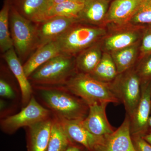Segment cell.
Listing matches in <instances>:
<instances>
[{
	"label": "cell",
	"instance_id": "6da1fadb",
	"mask_svg": "<svg viewBox=\"0 0 151 151\" xmlns=\"http://www.w3.org/2000/svg\"><path fill=\"white\" fill-rule=\"evenodd\" d=\"M45 105L55 116L69 120H83L89 113L86 102L62 86H34Z\"/></svg>",
	"mask_w": 151,
	"mask_h": 151
},
{
	"label": "cell",
	"instance_id": "7a4b0ae2",
	"mask_svg": "<svg viewBox=\"0 0 151 151\" xmlns=\"http://www.w3.org/2000/svg\"><path fill=\"white\" fill-rule=\"evenodd\" d=\"M61 86L88 105L95 103H121L110 83L98 81L89 74L76 72Z\"/></svg>",
	"mask_w": 151,
	"mask_h": 151
},
{
	"label": "cell",
	"instance_id": "3957f363",
	"mask_svg": "<svg viewBox=\"0 0 151 151\" xmlns=\"http://www.w3.org/2000/svg\"><path fill=\"white\" fill-rule=\"evenodd\" d=\"M76 72L75 57L61 53L37 68L28 79L34 86H62Z\"/></svg>",
	"mask_w": 151,
	"mask_h": 151
},
{
	"label": "cell",
	"instance_id": "277c9868",
	"mask_svg": "<svg viewBox=\"0 0 151 151\" xmlns=\"http://www.w3.org/2000/svg\"><path fill=\"white\" fill-rule=\"evenodd\" d=\"M9 22L14 48L22 63H24L38 47L37 24L22 16L12 3Z\"/></svg>",
	"mask_w": 151,
	"mask_h": 151
},
{
	"label": "cell",
	"instance_id": "5b68a950",
	"mask_svg": "<svg viewBox=\"0 0 151 151\" xmlns=\"http://www.w3.org/2000/svg\"><path fill=\"white\" fill-rule=\"evenodd\" d=\"M107 32L104 26H96L79 22L56 40L61 53L75 57L81 51L100 42Z\"/></svg>",
	"mask_w": 151,
	"mask_h": 151
},
{
	"label": "cell",
	"instance_id": "8992f818",
	"mask_svg": "<svg viewBox=\"0 0 151 151\" xmlns=\"http://www.w3.org/2000/svg\"><path fill=\"white\" fill-rule=\"evenodd\" d=\"M135 65L123 73H119L110 83L113 92L124 104L126 114L130 118L134 114L141 96V80Z\"/></svg>",
	"mask_w": 151,
	"mask_h": 151
},
{
	"label": "cell",
	"instance_id": "52a82bcc",
	"mask_svg": "<svg viewBox=\"0 0 151 151\" xmlns=\"http://www.w3.org/2000/svg\"><path fill=\"white\" fill-rule=\"evenodd\" d=\"M105 27L107 34L100 42L103 51L111 52L140 42L146 27L127 23L108 24Z\"/></svg>",
	"mask_w": 151,
	"mask_h": 151
},
{
	"label": "cell",
	"instance_id": "ba28073f",
	"mask_svg": "<svg viewBox=\"0 0 151 151\" xmlns=\"http://www.w3.org/2000/svg\"><path fill=\"white\" fill-rule=\"evenodd\" d=\"M50 111L42 106L32 96L25 108L19 113L9 116L1 121L2 130L12 134L20 128L30 127L50 118Z\"/></svg>",
	"mask_w": 151,
	"mask_h": 151
},
{
	"label": "cell",
	"instance_id": "9c48e42d",
	"mask_svg": "<svg viewBox=\"0 0 151 151\" xmlns=\"http://www.w3.org/2000/svg\"><path fill=\"white\" fill-rule=\"evenodd\" d=\"M151 113V79L141 81V96L130 119L132 136L143 137L149 133L148 122Z\"/></svg>",
	"mask_w": 151,
	"mask_h": 151
},
{
	"label": "cell",
	"instance_id": "30bf717a",
	"mask_svg": "<svg viewBox=\"0 0 151 151\" xmlns=\"http://www.w3.org/2000/svg\"><path fill=\"white\" fill-rule=\"evenodd\" d=\"M79 22L78 19L56 17L36 24L38 41L37 49L56 40Z\"/></svg>",
	"mask_w": 151,
	"mask_h": 151
},
{
	"label": "cell",
	"instance_id": "8fae6325",
	"mask_svg": "<svg viewBox=\"0 0 151 151\" xmlns=\"http://www.w3.org/2000/svg\"><path fill=\"white\" fill-rule=\"evenodd\" d=\"M56 116L69 138L90 151H96L103 143L105 136L90 133L82 125V120H69Z\"/></svg>",
	"mask_w": 151,
	"mask_h": 151
},
{
	"label": "cell",
	"instance_id": "7c38bea8",
	"mask_svg": "<svg viewBox=\"0 0 151 151\" xmlns=\"http://www.w3.org/2000/svg\"><path fill=\"white\" fill-rule=\"evenodd\" d=\"M96 151H136L130 131V119L126 114L120 127L110 134L104 137V140Z\"/></svg>",
	"mask_w": 151,
	"mask_h": 151
},
{
	"label": "cell",
	"instance_id": "4fadbf2b",
	"mask_svg": "<svg viewBox=\"0 0 151 151\" xmlns=\"http://www.w3.org/2000/svg\"><path fill=\"white\" fill-rule=\"evenodd\" d=\"M108 103H95L89 105L88 115L81 121L82 125L93 134L105 136L113 133L115 130L109 123L106 113Z\"/></svg>",
	"mask_w": 151,
	"mask_h": 151
},
{
	"label": "cell",
	"instance_id": "5bb4252c",
	"mask_svg": "<svg viewBox=\"0 0 151 151\" xmlns=\"http://www.w3.org/2000/svg\"><path fill=\"white\" fill-rule=\"evenodd\" d=\"M142 1V0H113L110 4L103 26L129 23Z\"/></svg>",
	"mask_w": 151,
	"mask_h": 151
},
{
	"label": "cell",
	"instance_id": "9a60e30c",
	"mask_svg": "<svg viewBox=\"0 0 151 151\" xmlns=\"http://www.w3.org/2000/svg\"><path fill=\"white\" fill-rule=\"evenodd\" d=\"M2 58L17 80L21 91L22 102L27 105L32 97V85L26 75L23 65L14 47L3 53Z\"/></svg>",
	"mask_w": 151,
	"mask_h": 151
},
{
	"label": "cell",
	"instance_id": "2e32d148",
	"mask_svg": "<svg viewBox=\"0 0 151 151\" xmlns=\"http://www.w3.org/2000/svg\"><path fill=\"white\" fill-rule=\"evenodd\" d=\"M52 121V119L50 118L28 127V151H47Z\"/></svg>",
	"mask_w": 151,
	"mask_h": 151
},
{
	"label": "cell",
	"instance_id": "e0dca14e",
	"mask_svg": "<svg viewBox=\"0 0 151 151\" xmlns=\"http://www.w3.org/2000/svg\"><path fill=\"white\" fill-rule=\"evenodd\" d=\"M110 1L111 0H85L78 19L87 24L103 26Z\"/></svg>",
	"mask_w": 151,
	"mask_h": 151
},
{
	"label": "cell",
	"instance_id": "ac0fdd59",
	"mask_svg": "<svg viewBox=\"0 0 151 151\" xmlns=\"http://www.w3.org/2000/svg\"><path fill=\"white\" fill-rule=\"evenodd\" d=\"M12 2L22 16L35 24L45 19L47 11L50 6L49 0H16Z\"/></svg>",
	"mask_w": 151,
	"mask_h": 151
},
{
	"label": "cell",
	"instance_id": "d6986e66",
	"mask_svg": "<svg viewBox=\"0 0 151 151\" xmlns=\"http://www.w3.org/2000/svg\"><path fill=\"white\" fill-rule=\"evenodd\" d=\"M60 54L61 51L56 41L47 44L37 49L23 64L28 78L39 67Z\"/></svg>",
	"mask_w": 151,
	"mask_h": 151
},
{
	"label": "cell",
	"instance_id": "ffe728a7",
	"mask_svg": "<svg viewBox=\"0 0 151 151\" xmlns=\"http://www.w3.org/2000/svg\"><path fill=\"white\" fill-rule=\"evenodd\" d=\"M103 52L100 42L79 52L75 57L77 72L91 74L101 60Z\"/></svg>",
	"mask_w": 151,
	"mask_h": 151
},
{
	"label": "cell",
	"instance_id": "44dd1931",
	"mask_svg": "<svg viewBox=\"0 0 151 151\" xmlns=\"http://www.w3.org/2000/svg\"><path fill=\"white\" fill-rule=\"evenodd\" d=\"M140 42L109 52L116 65L118 73H123L137 64L139 55Z\"/></svg>",
	"mask_w": 151,
	"mask_h": 151
},
{
	"label": "cell",
	"instance_id": "7402d4cb",
	"mask_svg": "<svg viewBox=\"0 0 151 151\" xmlns=\"http://www.w3.org/2000/svg\"><path fill=\"white\" fill-rule=\"evenodd\" d=\"M118 74L116 65L111 54L107 52H103L99 64L89 75L98 81L110 83L116 78Z\"/></svg>",
	"mask_w": 151,
	"mask_h": 151
},
{
	"label": "cell",
	"instance_id": "603a6c76",
	"mask_svg": "<svg viewBox=\"0 0 151 151\" xmlns=\"http://www.w3.org/2000/svg\"><path fill=\"white\" fill-rule=\"evenodd\" d=\"M12 0H4L0 12V50L2 54L14 47L10 30L9 15Z\"/></svg>",
	"mask_w": 151,
	"mask_h": 151
},
{
	"label": "cell",
	"instance_id": "cb8c5ba5",
	"mask_svg": "<svg viewBox=\"0 0 151 151\" xmlns=\"http://www.w3.org/2000/svg\"><path fill=\"white\" fill-rule=\"evenodd\" d=\"M74 142L70 140L56 116L52 119L51 133L47 151H65Z\"/></svg>",
	"mask_w": 151,
	"mask_h": 151
},
{
	"label": "cell",
	"instance_id": "d4e9b609",
	"mask_svg": "<svg viewBox=\"0 0 151 151\" xmlns=\"http://www.w3.org/2000/svg\"><path fill=\"white\" fill-rule=\"evenodd\" d=\"M84 4L66 0L62 3L50 6L47 11L45 20L56 17L78 19L84 7Z\"/></svg>",
	"mask_w": 151,
	"mask_h": 151
},
{
	"label": "cell",
	"instance_id": "484cf974",
	"mask_svg": "<svg viewBox=\"0 0 151 151\" xmlns=\"http://www.w3.org/2000/svg\"><path fill=\"white\" fill-rule=\"evenodd\" d=\"M129 23L146 27L151 26V0H142L137 10Z\"/></svg>",
	"mask_w": 151,
	"mask_h": 151
},
{
	"label": "cell",
	"instance_id": "4316f807",
	"mask_svg": "<svg viewBox=\"0 0 151 151\" xmlns=\"http://www.w3.org/2000/svg\"><path fill=\"white\" fill-rule=\"evenodd\" d=\"M141 81L151 79V53L139 60L135 65Z\"/></svg>",
	"mask_w": 151,
	"mask_h": 151
},
{
	"label": "cell",
	"instance_id": "83f0119b",
	"mask_svg": "<svg viewBox=\"0 0 151 151\" xmlns=\"http://www.w3.org/2000/svg\"><path fill=\"white\" fill-rule=\"evenodd\" d=\"M151 53V26L147 27L140 42L139 59Z\"/></svg>",
	"mask_w": 151,
	"mask_h": 151
},
{
	"label": "cell",
	"instance_id": "f1b7e54d",
	"mask_svg": "<svg viewBox=\"0 0 151 151\" xmlns=\"http://www.w3.org/2000/svg\"><path fill=\"white\" fill-rule=\"evenodd\" d=\"M136 151H151V145L140 136H132Z\"/></svg>",
	"mask_w": 151,
	"mask_h": 151
},
{
	"label": "cell",
	"instance_id": "f546056e",
	"mask_svg": "<svg viewBox=\"0 0 151 151\" xmlns=\"http://www.w3.org/2000/svg\"><path fill=\"white\" fill-rule=\"evenodd\" d=\"M0 95L1 97L9 99L15 97L14 92L10 84L2 78L0 79Z\"/></svg>",
	"mask_w": 151,
	"mask_h": 151
},
{
	"label": "cell",
	"instance_id": "4dcf8cb0",
	"mask_svg": "<svg viewBox=\"0 0 151 151\" xmlns=\"http://www.w3.org/2000/svg\"><path fill=\"white\" fill-rule=\"evenodd\" d=\"M65 151H81V149L78 146L74 145L73 143L70 145Z\"/></svg>",
	"mask_w": 151,
	"mask_h": 151
},
{
	"label": "cell",
	"instance_id": "1f68e13d",
	"mask_svg": "<svg viewBox=\"0 0 151 151\" xmlns=\"http://www.w3.org/2000/svg\"><path fill=\"white\" fill-rule=\"evenodd\" d=\"M147 142L151 145V133H150L147 134L145 136L142 137Z\"/></svg>",
	"mask_w": 151,
	"mask_h": 151
},
{
	"label": "cell",
	"instance_id": "d6a6232c",
	"mask_svg": "<svg viewBox=\"0 0 151 151\" xmlns=\"http://www.w3.org/2000/svg\"><path fill=\"white\" fill-rule=\"evenodd\" d=\"M65 1L66 0H49V2L50 6H51L62 3Z\"/></svg>",
	"mask_w": 151,
	"mask_h": 151
},
{
	"label": "cell",
	"instance_id": "836d02e7",
	"mask_svg": "<svg viewBox=\"0 0 151 151\" xmlns=\"http://www.w3.org/2000/svg\"><path fill=\"white\" fill-rule=\"evenodd\" d=\"M148 125L149 128V133H151V113L150 116V118L149 119Z\"/></svg>",
	"mask_w": 151,
	"mask_h": 151
},
{
	"label": "cell",
	"instance_id": "e575fe53",
	"mask_svg": "<svg viewBox=\"0 0 151 151\" xmlns=\"http://www.w3.org/2000/svg\"><path fill=\"white\" fill-rule=\"evenodd\" d=\"M70 1H73L82 3H84V1H85V0H70Z\"/></svg>",
	"mask_w": 151,
	"mask_h": 151
}]
</instances>
